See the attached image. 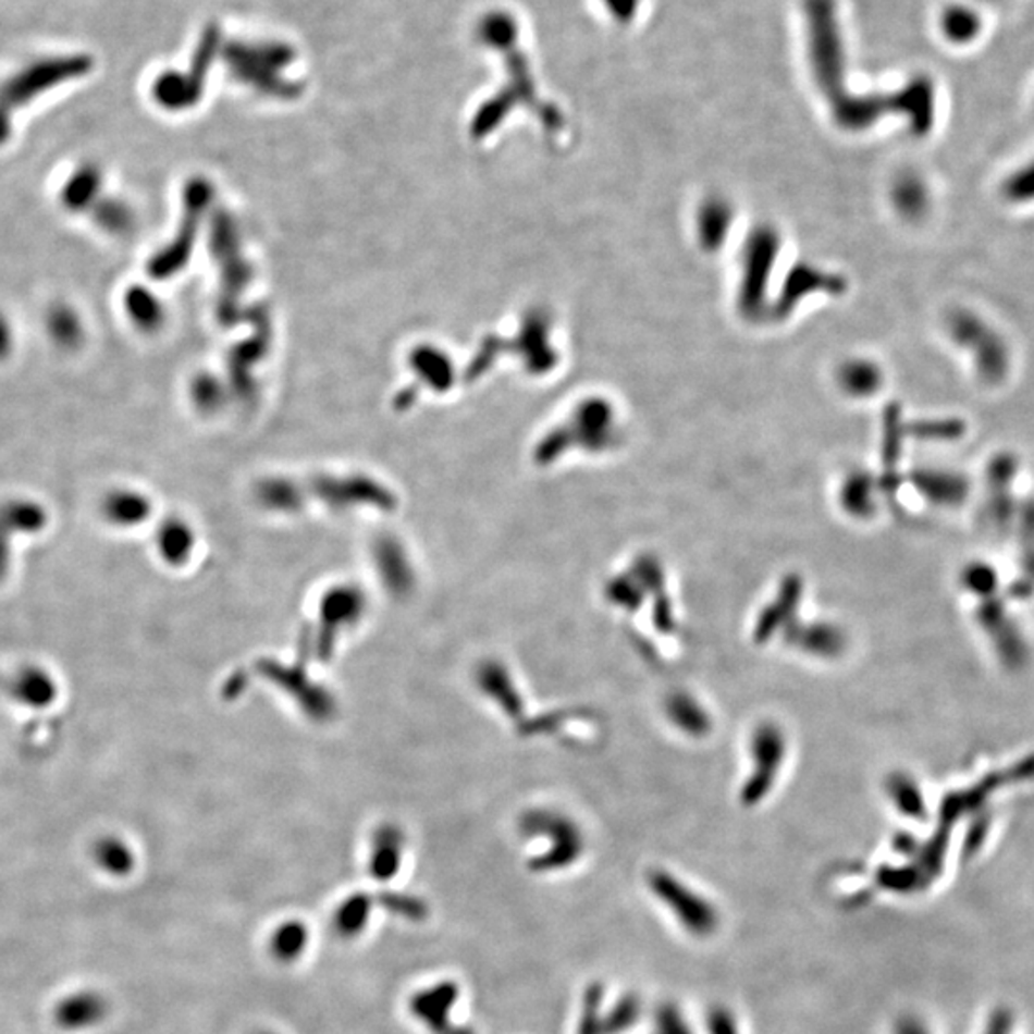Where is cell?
I'll use <instances>...</instances> for the list:
<instances>
[{
  "label": "cell",
  "instance_id": "6da1fadb",
  "mask_svg": "<svg viewBox=\"0 0 1034 1034\" xmlns=\"http://www.w3.org/2000/svg\"><path fill=\"white\" fill-rule=\"evenodd\" d=\"M90 67L87 54L40 58L4 81L0 85V146L12 135V113L52 88L85 77Z\"/></svg>",
  "mask_w": 1034,
  "mask_h": 1034
},
{
  "label": "cell",
  "instance_id": "7a4b0ae2",
  "mask_svg": "<svg viewBox=\"0 0 1034 1034\" xmlns=\"http://www.w3.org/2000/svg\"><path fill=\"white\" fill-rule=\"evenodd\" d=\"M952 334L958 347L970 353L978 382L987 387L1008 382L1013 353L1008 337L990 320L973 310H958L952 319Z\"/></svg>",
  "mask_w": 1034,
  "mask_h": 1034
},
{
  "label": "cell",
  "instance_id": "3957f363",
  "mask_svg": "<svg viewBox=\"0 0 1034 1034\" xmlns=\"http://www.w3.org/2000/svg\"><path fill=\"white\" fill-rule=\"evenodd\" d=\"M211 198V186L204 179H194L184 190V219L175 239L163 247L160 254L151 257L148 263V274L151 279L165 280L183 271L184 264L190 259L194 236L198 232V223L206 211Z\"/></svg>",
  "mask_w": 1034,
  "mask_h": 1034
},
{
  "label": "cell",
  "instance_id": "277c9868",
  "mask_svg": "<svg viewBox=\"0 0 1034 1034\" xmlns=\"http://www.w3.org/2000/svg\"><path fill=\"white\" fill-rule=\"evenodd\" d=\"M231 223L232 221H229L226 217H217L213 232H211V249L223 264V294L219 303V317L224 322L234 320L236 295L244 287V280H246V269L236 251V236L232 232Z\"/></svg>",
  "mask_w": 1034,
  "mask_h": 1034
},
{
  "label": "cell",
  "instance_id": "5b68a950",
  "mask_svg": "<svg viewBox=\"0 0 1034 1034\" xmlns=\"http://www.w3.org/2000/svg\"><path fill=\"white\" fill-rule=\"evenodd\" d=\"M458 987L445 981L433 987L423 988L408 1000V1008L431 1034H473L468 1026L456 1025L451 1021L454 1004L458 1000Z\"/></svg>",
  "mask_w": 1034,
  "mask_h": 1034
},
{
  "label": "cell",
  "instance_id": "8992f818",
  "mask_svg": "<svg viewBox=\"0 0 1034 1034\" xmlns=\"http://www.w3.org/2000/svg\"><path fill=\"white\" fill-rule=\"evenodd\" d=\"M937 32L950 47H973L985 33V17L975 2L955 0L937 14Z\"/></svg>",
  "mask_w": 1034,
  "mask_h": 1034
},
{
  "label": "cell",
  "instance_id": "52a82bcc",
  "mask_svg": "<svg viewBox=\"0 0 1034 1034\" xmlns=\"http://www.w3.org/2000/svg\"><path fill=\"white\" fill-rule=\"evenodd\" d=\"M753 753L756 759V774L743 789V799L748 803H755L771 788L774 772L780 766L784 756V736L772 724H764L756 730L753 738Z\"/></svg>",
  "mask_w": 1034,
  "mask_h": 1034
},
{
  "label": "cell",
  "instance_id": "ba28073f",
  "mask_svg": "<svg viewBox=\"0 0 1034 1034\" xmlns=\"http://www.w3.org/2000/svg\"><path fill=\"white\" fill-rule=\"evenodd\" d=\"M102 192V171L96 163H81L60 192L62 206L72 213H85L96 206Z\"/></svg>",
  "mask_w": 1034,
  "mask_h": 1034
},
{
  "label": "cell",
  "instance_id": "9c48e42d",
  "mask_svg": "<svg viewBox=\"0 0 1034 1034\" xmlns=\"http://www.w3.org/2000/svg\"><path fill=\"white\" fill-rule=\"evenodd\" d=\"M128 319L143 332H156L163 324V307L148 287L133 286L125 294Z\"/></svg>",
  "mask_w": 1034,
  "mask_h": 1034
},
{
  "label": "cell",
  "instance_id": "30bf717a",
  "mask_svg": "<svg viewBox=\"0 0 1034 1034\" xmlns=\"http://www.w3.org/2000/svg\"><path fill=\"white\" fill-rule=\"evenodd\" d=\"M48 335L62 349H75L85 340V327L81 322L79 312H75L67 305H57L48 310Z\"/></svg>",
  "mask_w": 1034,
  "mask_h": 1034
},
{
  "label": "cell",
  "instance_id": "8fae6325",
  "mask_svg": "<svg viewBox=\"0 0 1034 1034\" xmlns=\"http://www.w3.org/2000/svg\"><path fill=\"white\" fill-rule=\"evenodd\" d=\"M1004 204L1013 207L1034 206V156L1010 169L998 186Z\"/></svg>",
  "mask_w": 1034,
  "mask_h": 1034
},
{
  "label": "cell",
  "instance_id": "7c38bea8",
  "mask_svg": "<svg viewBox=\"0 0 1034 1034\" xmlns=\"http://www.w3.org/2000/svg\"><path fill=\"white\" fill-rule=\"evenodd\" d=\"M374 899L370 895H353L347 900H343L334 912V930L337 935L345 939L357 937L370 920V910H372Z\"/></svg>",
  "mask_w": 1034,
  "mask_h": 1034
},
{
  "label": "cell",
  "instance_id": "4fadbf2b",
  "mask_svg": "<svg viewBox=\"0 0 1034 1034\" xmlns=\"http://www.w3.org/2000/svg\"><path fill=\"white\" fill-rule=\"evenodd\" d=\"M150 512V502L143 494L131 491H115L103 502V514L118 526L140 524Z\"/></svg>",
  "mask_w": 1034,
  "mask_h": 1034
},
{
  "label": "cell",
  "instance_id": "5bb4252c",
  "mask_svg": "<svg viewBox=\"0 0 1034 1034\" xmlns=\"http://www.w3.org/2000/svg\"><path fill=\"white\" fill-rule=\"evenodd\" d=\"M90 213L95 217V223L113 236H123L135 229V211L121 199H98Z\"/></svg>",
  "mask_w": 1034,
  "mask_h": 1034
},
{
  "label": "cell",
  "instance_id": "9a60e30c",
  "mask_svg": "<svg viewBox=\"0 0 1034 1034\" xmlns=\"http://www.w3.org/2000/svg\"><path fill=\"white\" fill-rule=\"evenodd\" d=\"M309 943V931L301 922L279 925L271 937V952L279 962H295Z\"/></svg>",
  "mask_w": 1034,
  "mask_h": 1034
},
{
  "label": "cell",
  "instance_id": "2e32d148",
  "mask_svg": "<svg viewBox=\"0 0 1034 1034\" xmlns=\"http://www.w3.org/2000/svg\"><path fill=\"white\" fill-rule=\"evenodd\" d=\"M401 864V834L395 829H383L376 837L374 857L370 862L372 875L378 879H390Z\"/></svg>",
  "mask_w": 1034,
  "mask_h": 1034
},
{
  "label": "cell",
  "instance_id": "e0dca14e",
  "mask_svg": "<svg viewBox=\"0 0 1034 1034\" xmlns=\"http://www.w3.org/2000/svg\"><path fill=\"white\" fill-rule=\"evenodd\" d=\"M668 716L685 733L703 736L709 730V718L688 696H673L667 703Z\"/></svg>",
  "mask_w": 1034,
  "mask_h": 1034
},
{
  "label": "cell",
  "instance_id": "ac0fdd59",
  "mask_svg": "<svg viewBox=\"0 0 1034 1034\" xmlns=\"http://www.w3.org/2000/svg\"><path fill=\"white\" fill-rule=\"evenodd\" d=\"M796 642L803 645L804 650L824 657H834L844 648V638L832 627H811L796 637Z\"/></svg>",
  "mask_w": 1034,
  "mask_h": 1034
},
{
  "label": "cell",
  "instance_id": "d6986e66",
  "mask_svg": "<svg viewBox=\"0 0 1034 1034\" xmlns=\"http://www.w3.org/2000/svg\"><path fill=\"white\" fill-rule=\"evenodd\" d=\"M416 367L422 370L423 374L431 378V382L438 387H448L451 383V368L446 358L441 357L439 353L431 349H422L416 353Z\"/></svg>",
  "mask_w": 1034,
  "mask_h": 1034
},
{
  "label": "cell",
  "instance_id": "ffe728a7",
  "mask_svg": "<svg viewBox=\"0 0 1034 1034\" xmlns=\"http://www.w3.org/2000/svg\"><path fill=\"white\" fill-rule=\"evenodd\" d=\"M160 542L161 549L165 552V557L171 562H176V559H183V556H186V552L190 549V533L181 524H169L161 531Z\"/></svg>",
  "mask_w": 1034,
  "mask_h": 1034
},
{
  "label": "cell",
  "instance_id": "44dd1931",
  "mask_svg": "<svg viewBox=\"0 0 1034 1034\" xmlns=\"http://www.w3.org/2000/svg\"><path fill=\"white\" fill-rule=\"evenodd\" d=\"M20 690H22V698H24L27 703H47L48 698L52 696V685L42 673H37V670H32V673H25L22 680H20Z\"/></svg>",
  "mask_w": 1034,
  "mask_h": 1034
},
{
  "label": "cell",
  "instance_id": "7402d4cb",
  "mask_svg": "<svg viewBox=\"0 0 1034 1034\" xmlns=\"http://www.w3.org/2000/svg\"><path fill=\"white\" fill-rule=\"evenodd\" d=\"M605 592H607V598L612 602L623 605V607H630V610L638 607L640 600H642V590H638L637 584L629 581V579H625V577L610 582Z\"/></svg>",
  "mask_w": 1034,
  "mask_h": 1034
},
{
  "label": "cell",
  "instance_id": "603a6c76",
  "mask_svg": "<svg viewBox=\"0 0 1034 1034\" xmlns=\"http://www.w3.org/2000/svg\"><path fill=\"white\" fill-rule=\"evenodd\" d=\"M192 395H194L196 405L201 406V408H213V405H217V401H219L221 391H219L216 380L198 378L194 382V387H192Z\"/></svg>",
  "mask_w": 1034,
  "mask_h": 1034
},
{
  "label": "cell",
  "instance_id": "cb8c5ba5",
  "mask_svg": "<svg viewBox=\"0 0 1034 1034\" xmlns=\"http://www.w3.org/2000/svg\"><path fill=\"white\" fill-rule=\"evenodd\" d=\"M615 20H630L638 9V0H604Z\"/></svg>",
  "mask_w": 1034,
  "mask_h": 1034
},
{
  "label": "cell",
  "instance_id": "d4e9b609",
  "mask_svg": "<svg viewBox=\"0 0 1034 1034\" xmlns=\"http://www.w3.org/2000/svg\"><path fill=\"white\" fill-rule=\"evenodd\" d=\"M12 347H14V332H12L9 319L0 312V360L9 357Z\"/></svg>",
  "mask_w": 1034,
  "mask_h": 1034
},
{
  "label": "cell",
  "instance_id": "484cf974",
  "mask_svg": "<svg viewBox=\"0 0 1034 1034\" xmlns=\"http://www.w3.org/2000/svg\"><path fill=\"white\" fill-rule=\"evenodd\" d=\"M971 2H995V0H971Z\"/></svg>",
  "mask_w": 1034,
  "mask_h": 1034
}]
</instances>
